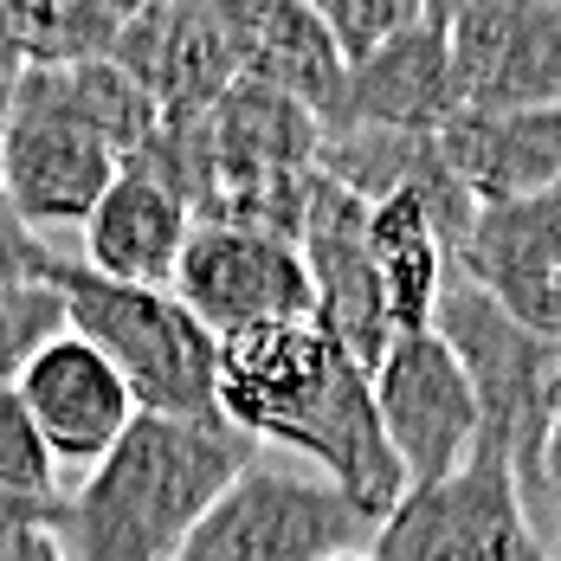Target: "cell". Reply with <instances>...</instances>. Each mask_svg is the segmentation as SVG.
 I'll use <instances>...</instances> for the list:
<instances>
[{
	"label": "cell",
	"mask_w": 561,
	"mask_h": 561,
	"mask_svg": "<svg viewBox=\"0 0 561 561\" xmlns=\"http://www.w3.org/2000/svg\"><path fill=\"white\" fill-rule=\"evenodd\" d=\"M220 420L252 446L272 439L323 465L348 504L375 523L407 497V478L375 413L368 368L342 348L317 317L297 323H259L220 342Z\"/></svg>",
	"instance_id": "1"
},
{
	"label": "cell",
	"mask_w": 561,
	"mask_h": 561,
	"mask_svg": "<svg viewBox=\"0 0 561 561\" xmlns=\"http://www.w3.org/2000/svg\"><path fill=\"white\" fill-rule=\"evenodd\" d=\"M162 129V104L116 65H26L0 129V201L26 232L84 226L129 156Z\"/></svg>",
	"instance_id": "2"
},
{
	"label": "cell",
	"mask_w": 561,
	"mask_h": 561,
	"mask_svg": "<svg viewBox=\"0 0 561 561\" xmlns=\"http://www.w3.org/2000/svg\"><path fill=\"white\" fill-rule=\"evenodd\" d=\"M245 465H259V446L226 420L136 413L111 458L65 497L58 549L65 561H174Z\"/></svg>",
	"instance_id": "3"
},
{
	"label": "cell",
	"mask_w": 561,
	"mask_h": 561,
	"mask_svg": "<svg viewBox=\"0 0 561 561\" xmlns=\"http://www.w3.org/2000/svg\"><path fill=\"white\" fill-rule=\"evenodd\" d=\"M46 284L65 304V330L91 342L142 413L162 420H220V342L194 323L174 290L98 278L84 259H46Z\"/></svg>",
	"instance_id": "4"
},
{
	"label": "cell",
	"mask_w": 561,
	"mask_h": 561,
	"mask_svg": "<svg viewBox=\"0 0 561 561\" xmlns=\"http://www.w3.org/2000/svg\"><path fill=\"white\" fill-rule=\"evenodd\" d=\"M433 330L458 355L471 400H478V446L471 451H497L516 471V491L536 516L542 510V451L561 420V342L523 330L484 290L458 278L446 284V297L433 310Z\"/></svg>",
	"instance_id": "5"
},
{
	"label": "cell",
	"mask_w": 561,
	"mask_h": 561,
	"mask_svg": "<svg viewBox=\"0 0 561 561\" xmlns=\"http://www.w3.org/2000/svg\"><path fill=\"white\" fill-rule=\"evenodd\" d=\"M381 523L348 504L330 478H304L278 465H245L226 497L181 542L174 561H330L368 549Z\"/></svg>",
	"instance_id": "6"
},
{
	"label": "cell",
	"mask_w": 561,
	"mask_h": 561,
	"mask_svg": "<svg viewBox=\"0 0 561 561\" xmlns=\"http://www.w3.org/2000/svg\"><path fill=\"white\" fill-rule=\"evenodd\" d=\"M375 561H549L516 471L497 451H471L446 484L407 491L375 529Z\"/></svg>",
	"instance_id": "7"
},
{
	"label": "cell",
	"mask_w": 561,
	"mask_h": 561,
	"mask_svg": "<svg viewBox=\"0 0 561 561\" xmlns=\"http://www.w3.org/2000/svg\"><path fill=\"white\" fill-rule=\"evenodd\" d=\"M174 297L194 310V323L214 342L259 330V323H297L317 317L310 272L297 259V239L265 232L239 220H201L181 265H174Z\"/></svg>",
	"instance_id": "8"
},
{
	"label": "cell",
	"mask_w": 561,
	"mask_h": 561,
	"mask_svg": "<svg viewBox=\"0 0 561 561\" xmlns=\"http://www.w3.org/2000/svg\"><path fill=\"white\" fill-rule=\"evenodd\" d=\"M368 388H375V413H381V433H388L407 491L446 484L451 471H465V458L478 446V400L439 330L393 336Z\"/></svg>",
	"instance_id": "9"
},
{
	"label": "cell",
	"mask_w": 561,
	"mask_h": 561,
	"mask_svg": "<svg viewBox=\"0 0 561 561\" xmlns=\"http://www.w3.org/2000/svg\"><path fill=\"white\" fill-rule=\"evenodd\" d=\"M458 111H561V0H478L446 26Z\"/></svg>",
	"instance_id": "10"
},
{
	"label": "cell",
	"mask_w": 561,
	"mask_h": 561,
	"mask_svg": "<svg viewBox=\"0 0 561 561\" xmlns=\"http://www.w3.org/2000/svg\"><path fill=\"white\" fill-rule=\"evenodd\" d=\"M451 278L484 290L523 330L561 342V187L529 201H484L465 245L451 252Z\"/></svg>",
	"instance_id": "11"
},
{
	"label": "cell",
	"mask_w": 561,
	"mask_h": 561,
	"mask_svg": "<svg viewBox=\"0 0 561 561\" xmlns=\"http://www.w3.org/2000/svg\"><path fill=\"white\" fill-rule=\"evenodd\" d=\"M297 259L310 272L317 323L375 375V362L393 342V323L381 278H375V259H368V201H355L330 174H317L310 201L297 214Z\"/></svg>",
	"instance_id": "12"
},
{
	"label": "cell",
	"mask_w": 561,
	"mask_h": 561,
	"mask_svg": "<svg viewBox=\"0 0 561 561\" xmlns=\"http://www.w3.org/2000/svg\"><path fill=\"white\" fill-rule=\"evenodd\" d=\"M13 393L26 400V413H33V426L53 446L58 465H84V471L98 458H111V446L129 433V420L142 413L136 393L123 388V375L78 330H58L20 368Z\"/></svg>",
	"instance_id": "13"
},
{
	"label": "cell",
	"mask_w": 561,
	"mask_h": 561,
	"mask_svg": "<svg viewBox=\"0 0 561 561\" xmlns=\"http://www.w3.org/2000/svg\"><path fill=\"white\" fill-rule=\"evenodd\" d=\"M194 207L174 194L162 174L149 169L142 156H129L116 181L104 187V201L91 207V220L78 226L84 232V265L98 278L116 284H142V290H169L174 265L194 239Z\"/></svg>",
	"instance_id": "14"
},
{
	"label": "cell",
	"mask_w": 561,
	"mask_h": 561,
	"mask_svg": "<svg viewBox=\"0 0 561 561\" xmlns=\"http://www.w3.org/2000/svg\"><path fill=\"white\" fill-rule=\"evenodd\" d=\"M451 111H458V98H451L446 26L420 20L400 39L348 65L336 111L323 116V136L330 129H426V136H439Z\"/></svg>",
	"instance_id": "15"
},
{
	"label": "cell",
	"mask_w": 561,
	"mask_h": 561,
	"mask_svg": "<svg viewBox=\"0 0 561 561\" xmlns=\"http://www.w3.org/2000/svg\"><path fill=\"white\" fill-rule=\"evenodd\" d=\"M439 149L478 207L561 187V111H451Z\"/></svg>",
	"instance_id": "16"
},
{
	"label": "cell",
	"mask_w": 561,
	"mask_h": 561,
	"mask_svg": "<svg viewBox=\"0 0 561 561\" xmlns=\"http://www.w3.org/2000/svg\"><path fill=\"white\" fill-rule=\"evenodd\" d=\"M239 78L272 84L323 123L336 111L348 58L336 53V39L317 26V13L304 0H252L239 20Z\"/></svg>",
	"instance_id": "17"
},
{
	"label": "cell",
	"mask_w": 561,
	"mask_h": 561,
	"mask_svg": "<svg viewBox=\"0 0 561 561\" xmlns=\"http://www.w3.org/2000/svg\"><path fill=\"white\" fill-rule=\"evenodd\" d=\"M368 259H375V278H381V297H388L393 336L433 330V310H439V297L451 284V252L433 214H426V201H413V194L375 201L368 207Z\"/></svg>",
	"instance_id": "18"
},
{
	"label": "cell",
	"mask_w": 561,
	"mask_h": 561,
	"mask_svg": "<svg viewBox=\"0 0 561 561\" xmlns=\"http://www.w3.org/2000/svg\"><path fill=\"white\" fill-rule=\"evenodd\" d=\"M65 330V304L46 278L0 284V388L20 381V368Z\"/></svg>",
	"instance_id": "19"
},
{
	"label": "cell",
	"mask_w": 561,
	"mask_h": 561,
	"mask_svg": "<svg viewBox=\"0 0 561 561\" xmlns=\"http://www.w3.org/2000/svg\"><path fill=\"white\" fill-rule=\"evenodd\" d=\"M304 7L317 13V26L336 39V53L348 65L426 20V0H304Z\"/></svg>",
	"instance_id": "20"
},
{
	"label": "cell",
	"mask_w": 561,
	"mask_h": 561,
	"mask_svg": "<svg viewBox=\"0 0 561 561\" xmlns=\"http://www.w3.org/2000/svg\"><path fill=\"white\" fill-rule=\"evenodd\" d=\"M0 491H20V497H58V458L39 439L26 400L13 388H0Z\"/></svg>",
	"instance_id": "21"
},
{
	"label": "cell",
	"mask_w": 561,
	"mask_h": 561,
	"mask_svg": "<svg viewBox=\"0 0 561 561\" xmlns=\"http://www.w3.org/2000/svg\"><path fill=\"white\" fill-rule=\"evenodd\" d=\"M65 523V497H20V491H0V561L13 556L20 542L33 536H58Z\"/></svg>",
	"instance_id": "22"
},
{
	"label": "cell",
	"mask_w": 561,
	"mask_h": 561,
	"mask_svg": "<svg viewBox=\"0 0 561 561\" xmlns=\"http://www.w3.org/2000/svg\"><path fill=\"white\" fill-rule=\"evenodd\" d=\"M20 71H26V53H20V39H13V26H7V7H0V129H7V111H13ZM7 220H13V214H7V201H0V226Z\"/></svg>",
	"instance_id": "23"
},
{
	"label": "cell",
	"mask_w": 561,
	"mask_h": 561,
	"mask_svg": "<svg viewBox=\"0 0 561 561\" xmlns=\"http://www.w3.org/2000/svg\"><path fill=\"white\" fill-rule=\"evenodd\" d=\"M542 510L561 523V420L549 433V451H542Z\"/></svg>",
	"instance_id": "24"
},
{
	"label": "cell",
	"mask_w": 561,
	"mask_h": 561,
	"mask_svg": "<svg viewBox=\"0 0 561 561\" xmlns=\"http://www.w3.org/2000/svg\"><path fill=\"white\" fill-rule=\"evenodd\" d=\"M7 561H65V549H58V536H33V542H20Z\"/></svg>",
	"instance_id": "25"
},
{
	"label": "cell",
	"mask_w": 561,
	"mask_h": 561,
	"mask_svg": "<svg viewBox=\"0 0 561 561\" xmlns=\"http://www.w3.org/2000/svg\"><path fill=\"white\" fill-rule=\"evenodd\" d=\"M465 7H478V0H426V20H433V26H451Z\"/></svg>",
	"instance_id": "26"
},
{
	"label": "cell",
	"mask_w": 561,
	"mask_h": 561,
	"mask_svg": "<svg viewBox=\"0 0 561 561\" xmlns=\"http://www.w3.org/2000/svg\"><path fill=\"white\" fill-rule=\"evenodd\" d=\"M549 561H561V523L549 529Z\"/></svg>",
	"instance_id": "27"
},
{
	"label": "cell",
	"mask_w": 561,
	"mask_h": 561,
	"mask_svg": "<svg viewBox=\"0 0 561 561\" xmlns=\"http://www.w3.org/2000/svg\"><path fill=\"white\" fill-rule=\"evenodd\" d=\"M330 561H375L368 549H348V556H330Z\"/></svg>",
	"instance_id": "28"
}]
</instances>
